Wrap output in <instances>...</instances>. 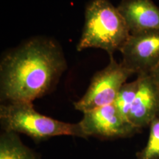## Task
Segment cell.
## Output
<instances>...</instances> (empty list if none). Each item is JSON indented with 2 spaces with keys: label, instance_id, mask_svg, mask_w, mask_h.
<instances>
[{
  "label": "cell",
  "instance_id": "cell-1",
  "mask_svg": "<svg viewBox=\"0 0 159 159\" xmlns=\"http://www.w3.org/2000/svg\"><path fill=\"white\" fill-rule=\"evenodd\" d=\"M67 68L55 40L35 37L4 55L0 63V99L3 102H33L52 90Z\"/></svg>",
  "mask_w": 159,
  "mask_h": 159
},
{
  "label": "cell",
  "instance_id": "cell-2",
  "mask_svg": "<svg viewBox=\"0 0 159 159\" xmlns=\"http://www.w3.org/2000/svg\"><path fill=\"white\" fill-rule=\"evenodd\" d=\"M130 32L117 7L109 0H91L85 9V22L77 50L101 49L114 55L120 51Z\"/></svg>",
  "mask_w": 159,
  "mask_h": 159
},
{
  "label": "cell",
  "instance_id": "cell-3",
  "mask_svg": "<svg viewBox=\"0 0 159 159\" xmlns=\"http://www.w3.org/2000/svg\"><path fill=\"white\" fill-rule=\"evenodd\" d=\"M0 123L3 131L25 134L36 141L60 136L86 139L79 122H65L40 114L33 102L2 103Z\"/></svg>",
  "mask_w": 159,
  "mask_h": 159
},
{
  "label": "cell",
  "instance_id": "cell-4",
  "mask_svg": "<svg viewBox=\"0 0 159 159\" xmlns=\"http://www.w3.org/2000/svg\"><path fill=\"white\" fill-rule=\"evenodd\" d=\"M132 75L122 63L117 62L114 55H110L108 64L93 76L84 95L74 102L75 109L84 113L114 104L120 89Z\"/></svg>",
  "mask_w": 159,
  "mask_h": 159
},
{
  "label": "cell",
  "instance_id": "cell-5",
  "mask_svg": "<svg viewBox=\"0 0 159 159\" xmlns=\"http://www.w3.org/2000/svg\"><path fill=\"white\" fill-rule=\"evenodd\" d=\"M79 124L86 139L89 136L102 140L128 138L141 131L120 114L114 104L85 111Z\"/></svg>",
  "mask_w": 159,
  "mask_h": 159
},
{
  "label": "cell",
  "instance_id": "cell-6",
  "mask_svg": "<svg viewBox=\"0 0 159 159\" xmlns=\"http://www.w3.org/2000/svg\"><path fill=\"white\" fill-rule=\"evenodd\" d=\"M120 52L125 68L137 75L150 74L159 63V30L130 33Z\"/></svg>",
  "mask_w": 159,
  "mask_h": 159
},
{
  "label": "cell",
  "instance_id": "cell-7",
  "mask_svg": "<svg viewBox=\"0 0 159 159\" xmlns=\"http://www.w3.org/2000/svg\"><path fill=\"white\" fill-rule=\"evenodd\" d=\"M139 89L128 119L142 130L159 116V85L150 74L137 75Z\"/></svg>",
  "mask_w": 159,
  "mask_h": 159
},
{
  "label": "cell",
  "instance_id": "cell-8",
  "mask_svg": "<svg viewBox=\"0 0 159 159\" xmlns=\"http://www.w3.org/2000/svg\"><path fill=\"white\" fill-rule=\"evenodd\" d=\"M117 9L130 33L159 30V7L152 0H122Z\"/></svg>",
  "mask_w": 159,
  "mask_h": 159
},
{
  "label": "cell",
  "instance_id": "cell-9",
  "mask_svg": "<svg viewBox=\"0 0 159 159\" xmlns=\"http://www.w3.org/2000/svg\"><path fill=\"white\" fill-rule=\"evenodd\" d=\"M0 159H39V155L24 144L17 134L3 131L0 135Z\"/></svg>",
  "mask_w": 159,
  "mask_h": 159
},
{
  "label": "cell",
  "instance_id": "cell-10",
  "mask_svg": "<svg viewBox=\"0 0 159 159\" xmlns=\"http://www.w3.org/2000/svg\"><path fill=\"white\" fill-rule=\"evenodd\" d=\"M139 89V80L130 83H125L119 90L114 104L122 116L128 119L133 103L136 98L137 91ZM130 122V121H129Z\"/></svg>",
  "mask_w": 159,
  "mask_h": 159
},
{
  "label": "cell",
  "instance_id": "cell-11",
  "mask_svg": "<svg viewBox=\"0 0 159 159\" xmlns=\"http://www.w3.org/2000/svg\"><path fill=\"white\" fill-rule=\"evenodd\" d=\"M149 127L147 144L137 152L135 159H159V116L151 122Z\"/></svg>",
  "mask_w": 159,
  "mask_h": 159
},
{
  "label": "cell",
  "instance_id": "cell-12",
  "mask_svg": "<svg viewBox=\"0 0 159 159\" xmlns=\"http://www.w3.org/2000/svg\"><path fill=\"white\" fill-rule=\"evenodd\" d=\"M150 75H152L155 80H156V82L159 85V63L156 68H155L154 70L150 73Z\"/></svg>",
  "mask_w": 159,
  "mask_h": 159
}]
</instances>
